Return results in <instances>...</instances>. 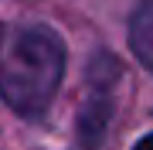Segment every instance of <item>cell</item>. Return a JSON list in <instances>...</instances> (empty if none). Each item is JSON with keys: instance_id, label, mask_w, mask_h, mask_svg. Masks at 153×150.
I'll list each match as a JSON object with an SVG mask.
<instances>
[{"instance_id": "6da1fadb", "label": "cell", "mask_w": 153, "mask_h": 150, "mask_svg": "<svg viewBox=\"0 0 153 150\" xmlns=\"http://www.w3.org/2000/svg\"><path fill=\"white\" fill-rule=\"evenodd\" d=\"M61 72L65 45L51 28L27 24L10 28L0 38V96L21 116H41L51 106Z\"/></svg>"}, {"instance_id": "7a4b0ae2", "label": "cell", "mask_w": 153, "mask_h": 150, "mask_svg": "<svg viewBox=\"0 0 153 150\" xmlns=\"http://www.w3.org/2000/svg\"><path fill=\"white\" fill-rule=\"evenodd\" d=\"M102 68H105V55H99L95 65H92V75H88L92 92H88L82 113H78V140H82L88 150H95L99 143H102L105 126H109V116H112V92L109 89H112V82H116L119 72H112L109 78H105Z\"/></svg>"}, {"instance_id": "3957f363", "label": "cell", "mask_w": 153, "mask_h": 150, "mask_svg": "<svg viewBox=\"0 0 153 150\" xmlns=\"http://www.w3.org/2000/svg\"><path fill=\"white\" fill-rule=\"evenodd\" d=\"M129 45H133V51H136V58L153 72V0H140V7L133 10Z\"/></svg>"}, {"instance_id": "277c9868", "label": "cell", "mask_w": 153, "mask_h": 150, "mask_svg": "<svg viewBox=\"0 0 153 150\" xmlns=\"http://www.w3.org/2000/svg\"><path fill=\"white\" fill-rule=\"evenodd\" d=\"M133 150H153V133H146V137H143V140H140V143L133 147Z\"/></svg>"}]
</instances>
